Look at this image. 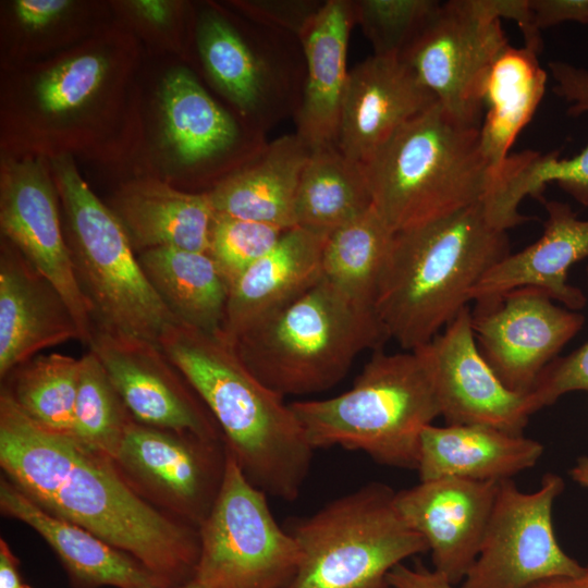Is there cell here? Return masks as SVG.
Listing matches in <instances>:
<instances>
[{
    "mask_svg": "<svg viewBox=\"0 0 588 588\" xmlns=\"http://www.w3.org/2000/svg\"><path fill=\"white\" fill-rule=\"evenodd\" d=\"M0 465L46 512L136 559L169 585L194 578L199 534L145 502L109 457L32 420L1 390Z\"/></svg>",
    "mask_w": 588,
    "mask_h": 588,
    "instance_id": "cell-1",
    "label": "cell"
},
{
    "mask_svg": "<svg viewBox=\"0 0 588 588\" xmlns=\"http://www.w3.org/2000/svg\"><path fill=\"white\" fill-rule=\"evenodd\" d=\"M159 346L204 403L247 479L267 495L295 500L314 449L290 404L264 384L221 334L169 326Z\"/></svg>",
    "mask_w": 588,
    "mask_h": 588,
    "instance_id": "cell-2",
    "label": "cell"
},
{
    "mask_svg": "<svg viewBox=\"0 0 588 588\" xmlns=\"http://www.w3.org/2000/svg\"><path fill=\"white\" fill-rule=\"evenodd\" d=\"M507 231L483 201L393 234L375 311L405 351L429 343L470 301V291L510 254Z\"/></svg>",
    "mask_w": 588,
    "mask_h": 588,
    "instance_id": "cell-3",
    "label": "cell"
},
{
    "mask_svg": "<svg viewBox=\"0 0 588 588\" xmlns=\"http://www.w3.org/2000/svg\"><path fill=\"white\" fill-rule=\"evenodd\" d=\"M372 206L396 233L482 201L495 174L479 128L436 102L397 128L364 163Z\"/></svg>",
    "mask_w": 588,
    "mask_h": 588,
    "instance_id": "cell-4",
    "label": "cell"
},
{
    "mask_svg": "<svg viewBox=\"0 0 588 588\" xmlns=\"http://www.w3.org/2000/svg\"><path fill=\"white\" fill-rule=\"evenodd\" d=\"M290 406L314 450L362 451L379 464L416 470L421 432L441 416L418 348L394 354L377 350L347 391Z\"/></svg>",
    "mask_w": 588,
    "mask_h": 588,
    "instance_id": "cell-5",
    "label": "cell"
},
{
    "mask_svg": "<svg viewBox=\"0 0 588 588\" xmlns=\"http://www.w3.org/2000/svg\"><path fill=\"white\" fill-rule=\"evenodd\" d=\"M385 340L372 308L322 278L229 342L264 384L285 397L334 387L362 352Z\"/></svg>",
    "mask_w": 588,
    "mask_h": 588,
    "instance_id": "cell-6",
    "label": "cell"
},
{
    "mask_svg": "<svg viewBox=\"0 0 588 588\" xmlns=\"http://www.w3.org/2000/svg\"><path fill=\"white\" fill-rule=\"evenodd\" d=\"M394 495L389 486L370 482L294 522L289 531L301 558L285 588H391L395 566L429 551Z\"/></svg>",
    "mask_w": 588,
    "mask_h": 588,
    "instance_id": "cell-7",
    "label": "cell"
},
{
    "mask_svg": "<svg viewBox=\"0 0 588 588\" xmlns=\"http://www.w3.org/2000/svg\"><path fill=\"white\" fill-rule=\"evenodd\" d=\"M56 170L74 273L95 328L159 345L163 331L177 321L147 279L123 225L71 161L58 160Z\"/></svg>",
    "mask_w": 588,
    "mask_h": 588,
    "instance_id": "cell-8",
    "label": "cell"
},
{
    "mask_svg": "<svg viewBox=\"0 0 588 588\" xmlns=\"http://www.w3.org/2000/svg\"><path fill=\"white\" fill-rule=\"evenodd\" d=\"M267 497L225 449L218 494L198 526L193 579L204 588H285L290 583L299 548L274 519Z\"/></svg>",
    "mask_w": 588,
    "mask_h": 588,
    "instance_id": "cell-9",
    "label": "cell"
},
{
    "mask_svg": "<svg viewBox=\"0 0 588 588\" xmlns=\"http://www.w3.org/2000/svg\"><path fill=\"white\" fill-rule=\"evenodd\" d=\"M507 46L488 0H450L440 3L401 59L455 122L479 128L486 79Z\"/></svg>",
    "mask_w": 588,
    "mask_h": 588,
    "instance_id": "cell-10",
    "label": "cell"
},
{
    "mask_svg": "<svg viewBox=\"0 0 588 588\" xmlns=\"http://www.w3.org/2000/svg\"><path fill=\"white\" fill-rule=\"evenodd\" d=\"M199 54L210 78L261 132L296 114L305 84V59L298 38L266 27L252 44L217 11L203 15Z\"/></svg>",
    "mask_w": 588,
    "mask_h": 588,
    "instance_id": "cell-11",
    "label": "cell"
},
{
    "mask_svg": "<svg viewBox=\"0 0 588 588\" xmlns=\"http://www.w3.org/2000/svg\"><path fill=\"white\" fill-rule=\"evenodd\" d=\"M563 490L562 477L553 473L530 493L501 480L478 555L460 588H529L580 573L584 566L563 551L553 529L552 507Z\"/></svg>",
    "mask_w": 588,
    "mask_h": 588,
    "instance_id": "cell-12",
    "label": "cell"
},
{
    "mask_svg": "<svg viewBox=\"0 0 588 588\" xmlns=\"http://www.w3.org/2000/svg\"><path fill=\"white\" fill-rule=\"evenodd\" d=\"M585 318L542 291L520 287L478 302L471 324L478 347L510 390L528 393L540 372L578 333Z\"/></svg>",
    "mask_w": 588,
    "mask_h": 588,
    "instance_id": "cell-13",
    "label": "cell"
},
{
    "mask_svg": "<svg viewBox=\"0 0 588 588\" xmlns=\"http://www.w3.org/2000/svg\"><path fill=\"white\" fill-rule=\"evenodd\" d=\"M88 346L134 420L218 441L215 419L158 344L95 328Z\"/></svg>",
    "mask_w": 588,
    "mask_h": 588,
    "instance_id": "cell-14",
    "label": "cell"
},
{
    "mask_svg": "<svg viewBox=\"0 0 588 588\" xmlns=\"http://www.w3.org/2000/svg\"><path fill=\"white\" fill-rule=\"evenodd\" d=\"M420 350L446 425H485L523 434L534 414L529 394L510 390L481 354L465 307Z\"/></svg>",
    "mask_w": 588,
    "mask_h": 588,
    "instance_id": "cell-15",
    "label": "cell"
},
{
    "mask_svg": "<svg viewBox=\"0 0 588 588\" xmlns=\"http://www.w3.org/2000/svg\"><path fill=\"white\" fill-rule=\"evenodd\" d=\"M217 442L134 420L113 462L123 476L199 526L223 477L225 448L219 453Z\"/></svg>",
    "mask_w": 588,
    "mask_h": 588,
    "instance_id": "cell-16",
    "label": "cell"
},
{
    "mask_svg": "<svg viewBox=\"0 0 588 588\" xmlns=\"http://www.w3.org/2000/svg\"><path fill=\"white\" fill-rule=\"evenodd\" d=\"M0 225L7 240L60 292L87 344L95 330L91 308L76 280L62 233L53 186L35 161L14 164L1 181Z\"/></svg>",
    "mask_w": 588,
    "mask_h": 588,
    "instance_id": "cell-17",
    "label": "cell"
},
{
    "mask_svg": "<svg viewBox=\"0 0 588 588\" xmlns=\"http://www.w3.org/2000/svg\"><path fill=\"white\" fill-rule=\"evenodd\" d=\"M499 482L440 478L395 492V506L426 540L433 569L454 586L478 555Z\"/></svg>",
    "mask_w": 588,
    "mask_h": 588,
    "instance_id": "cell-18",
    "label": "cell"
},
{
    "mask_svg": "<svg viewBox=\"0 0 588 588\" xmlns=\"http://www.w3.org/2000/svg\"><path fill=\"white\" fill-rule=\"evenodd\" d=\"M436 102L404 60L372 54L348 72L336 146L364 164L397 128Z\"/></svg>",
    "mask_w": 588,
    "mask_h": 588,
    "instance_id": "cell-19",
    "label": "cell"
},
{
    "mask_svg": "<svg viewBox=\"0 0 588 588\" xmlns=\"http://www.w3.org/2000/svg\"><path fill=\"white\" fill-rule=\"evenodd\" d=\"M82 341L78 324L56 286L9 241L0 254V377L61 343Z\"/></svg>",
    "mask_w": 588,
    "mask_h": 588,
    "instance_id": "cell-20",
    "label": "cell"
},
{
    "mask_svg": "<svg viewBox=\"0 0 588 588\" xmlns=\"http://www.w3.org/2000/svg\"><path fill=\"white\" fill-rule=\"evenodd\" d=\"M543 233L524 249L495 264L470 291V301L485 302L520 287H535L565 308L586 305L584 293L567 282L569 268L588 257V220L578 219L561 201H546Z\"/></svg>",
    "mask_w": 588,
    "mask_h": 588,
    "instance_id": "cell-21",
    "label": "cell"
},
{
    "mask_svg": "<svg viewBox=\"0 0 588 588\" xmlns=\"http://www.w3.org/2000/svg\"><path fill=\"white\" fill-rule=\"evenodd\" d=\"M354 24L353 1L327 0L299 37L305 84L295 133L311 150L336 146Z\"/></svg>",
    "mask_w": 588,
    "mask_h": 588,
    "instance_id": "cell-22",
    "label": "cell"
},
{
    "mask_svg": "<svg viewBox=\"0 0 588 588\" xmlns=\"http://www.w3.org/2000/svg\"><path fill=\"white\" fill-rule=\"evenodd\" d=\"M328 234L294 226L230 286L222 333L228 341L291 303L322 278Z\"/></svg>",
    "mask_w": 588,
    "mask_h": 588,
    "instance_id": "cell-23",
    "label": "cell"
},
{
    "mask_svg": "<svg viewBox=\"0 0 588 588\" xmlns=\"http://www.w3.org/2000/svg\"><path fill=\"white\" fill-rule=\"evenodd\" d=\"M0 509L46 540L76 588L170 586L136 559L89 530L46 512L7 478L0 481Z\"/></svg>",
    "mask_w": 588,
    "mask_h": 588,
    "instance_id": "cell-24",
    "label": "cell"
},
{
    "mask_svg": "<svg viewBox=\"0 0 588 588\" xmlns=\"http://www.w3.org/2000/svg\"><path fill=\"white\" fill-rule=\"evenodd\" d=\"M542 453L540 442L490 426L430 425L421 432L417 471L420 481H501L534 467Z\"/></svg>",
    "mask_w": 588,
    "mask_h": 588,
    "instance_id": "cell-25",
    "label": "cell"
},
{
    "mask_svg": "<svg viewBox=\"0 0 588 588\" xmlns=\"http://www.w3.org/2000/svg\"><path fill=\"white\" fill-rule=\"evenodd\" d=\"M553 91L569 103L567 113L578 117L588 111V70L566 62L548 65ZM558 185L578 203L588 206V145L572 159H560L559 151L540 154L526 150L511 155L503 177L491 197L493 215L504 224L524 221L518 205L526 197L541 199L548 183Z\"/></svg>",
    "mask_w": 588,
    "mask_h": 588,
    "instance_id": "cell-26",
    "label": "cell"
},
{
    "mask_svg": "<svg viewBox=\"0 0 588 588\" xmlns=\"http://www.w3.org/2000/svg\"><path fill=\"white\" fill-rule=\"evenodd\" d=\"M310 151L296 133L268 142L255 158L206 192L213 212L294 228L296 191Z\"/></svg>",
    "mask_w": 588,
    "mask_h": 588,
    "instance_id": "cell-27",
    "label": "cell"
},
{
    "mask_svg": "<svg viewBox=\"0 0 588 588\" xmlns=\"http://www.w3.org/2000/svg\"><path fill=\"white\" fill-rule=\"evenodd\" d=\"M134 249L209 250L215 212L206 193H186L158 181L125 186L112 210Z\"/></svg>",
    "mask_w": 588,
    "mask_h": 588,
    "instance_id": "cell-28",
    "label": "cell"
},
{
    "mask_svg": "<svg viewBox=\"0 0 588 588\" xmlns=\"http://www.w3.org/2000/svg\"><path fill=\"white\" fill-rule=\"evenodd\" d=\"M547 78L538 53L525 46L509 45L493 63L483 86L486 114L479 127V140L495 180L516 137L541 102Z\"/></svg>",
    "mask_w": 588,
    "mask_h": 588,
    "instance_id": "cell-29",
    "label": "cell"
},
{
    "mask_svg": "<svg viewBox=\"0 0 588 588\" xmlns=\"http://www.w3.org/2000/svg\"><path fill=\"white\" fill-rule=\"evenodd\" d=\"M137 257L179 323L209 334L222 333L230 286L208 253L160 247Z\"/></svg>",
    "mask_w": 588,
    "mask_h": 588,
    "instance_id": "cell-30",
    "label": "cell"
},
{
    "mask_svg": "<svg viewBox=\"0 0 588 588\" xmlns=\"http://www.w3.org/2000/svg\"><path fill=\"white\" fill-rule=\"evenodd\" d=\"M162 110L167 138L186 166L215 161L243 146L241 125L184 69L166 77Z\"/></svg>",
    "mask_w": 588,
    "mask_h": 588,
    "instance_id": "cell-31",
    "label": "cell"
},
{
    "mask_svg": "<svg viewBox=\"0 0 588 588\" xmlns=\"http://www.w3.org/2000/svg\"><path fill=\"white\" fill-rule=\"evenodd\" d=\"M371 207L364 164L335 145L310 151L296 191L294 226L329 234Z\"/></svg>",
    "mask_w": 588,
    "mask_h": 588,
    "instance_id": "cell-32",
    "label": "cell"
},
{
    "mask_svg": "<svg viewBox=\"0 0 588 588\" xmlns=\"http://www.w3.org/2000/svg\"><path fill=\"white\" fill-rule=\"evenodd\" d=\"M393 234L373 206L333 230L322 248L323 278L353 301L375 310Z\"/></svg>",
    "mask_w": 588,
    "mask_h": 588,
    "instance_id": "cell-33",
    "label": "cell"
},
{
    "mask_svg": "<svg viewBox=\"0 0 588 588\" xmlns=\"http://www.w3.org/2000/svg\"><path fill=\"white\" fill-rule=\"evenodd\" d=\"M79 368L81 360L72 356L37 355L14 368L2 389L36 424L72 436Z\"/></svg>",
    "mask_w": 588,
    "mask_h": 588,
    "instance_id": "cell-34",
    "label": "cell"
},
{
    "mask_svg": "<svg viewBox=\"0 0 588 588\" xmlns=\"http://www.w3.org/2000/svg\"><path fill=\"white\" fill-rule=\"evenodd\" d=\"M79 360L72 437L114 461L134 418L95 353Z\"/></svg>",
    "mask_w": 588,
    "mask_h": 588,
    "instance_id": "cell-35",
    "label": "cell"
},
{
    "mask_svg": "<svg viewBox=\"0 0 588 588\" xmlns=\"http://www.w3.org/2000/svg\"><path fill=\"white\" fill-rule=\"evenodd\" d=\"M437 0H356L354 19L373 54L401 58L437 12Z\"/></svg>",
    "mask_w": 588,
    "mask_h": 588,
    "instance_id": "cell-36",
    "label": "cell"
},
{
    "mask_svg": "<svg viewBox=\"0 0 588 588\" xmlns=\"http://www.w3.org/2000/svg\"><path fill=\"white\" fill-rule=\"evenodd\" d=\"M285 231L273 224L215 213L208 254L231 286Z\"/></svg>",
    "mask_w": 588,
    "mask_h": 588,
    "instance_id": "cell-37",
    "label": "cell"
},
{
    "mask_svg": "<svg viewBox=\"0 0 588 588\" xmlns=\"http://www.w3.org/2000/svg\"><path fill=\"white\" fill-rule=\"evenodd\" d=\"M107 69L95 54L71 59L47 73L37 85V97L48 113H63L82 106L98 88Z\"/></svg>",
    "mask_w": 588,
    "mask_h": 588,
    "instance_id": "cell-38",
    "label": "cell"
},
{
    "mask_svg": "<svg viewBox=\"0 0 588 588\" xmlns=\"http://www.w3.org/2000/svg\"><path fill=\"white\" fill-rule=\"evenodd\" d=\"M573 391H588V341L571 354L554 358L540 372L528 392L534 413Z\"/></svg>",
    "mask_w": 588,
    "mask_h": 588,
    "instance_id": "cell-39",
    "label": "cell"
},
{
    "mask_svg": "<svg viewBox=\"0 0 588 588\" xmlns=\"http://www.w3.org/2000/svg\"><path fill=\"white\" fill-rule=\"evenodd\" d=\"M323 2L317 0H258L246 2L242 7L257 24L299 39Z\"/></svg>",
    "mask_w": 588,
    "mask_h": 588,
    "instance_id": "cell-40",
    "label": "cell"
},
{
    "mask_svg": "<svg viewBox=\"0 0 588 588\" xmlns=\"http://www.w3.org/2000/svg\"><path fill=\"white\" fill-rule=\"evenodd\" d=\"M534 29L555 26L564 22L588 25V0H528Z\"/></svg>",
    "mask_w": 588,
    "mask_h": 588,
    "instance_id": "cell-41",
    "label": "cell"
},
{
    "mask_svg": "<svg viewBox=\"0 0 588 588\" xmlns=\"http://www.w3.org/2000/svg\"><path fill=\"white\" fill-rule=\"evenodd\" d=\"M391 588H455L442 574L424 566L399 564L388 575Z\"/></svg>",
    "mask_w": 588,
    "mask_h": 588,
    "instance_id": "cell-42",
    "label": "cell"
},
{
    "mask_svg": "<svg viewBox=\"0 0 588 588\" xmlns=\"http://www.w3.org/2000/svg\"><path fill=\"white\" fill-rule=\"evenodd\" d=\"M69 4L66 0H19L15 9L23 24L37 28L48 24Z\"/></svg>",
    "mask_w": 588,
    "mask_h": 588,
    "instance_id": "cell-43",
    "label": "cell"
},
{
    "mask_svg": "<svg viewBox=\"0 0 588 588\" xmlns=\"http://www.w3.org/2000/svg\"><path fill=\"white\" fill-rule=\"evenodd\" d=\"M19 562L4 539L0 540V588H25Z\"/></svg>",
    "mask_w": 588,
    "mask_h": 588,
    "instance_id": "cell-44",
    "label": "cell"
},
{
    "mask_svg": "<svg viewBox=\"0 0 588 588\" xmlns=\"http://www.w3.org/2000/svg\"><path fill=\"white\" fill-rule=\"evenodd\" d=\"M529 588H588V564L577 575L546 579Z\"/></svg>",
    "mask_w": 588,
    "mask_h": 588,
    "instance_id": "cell-45",
    "label": "cell"
},
{
    "mask_svg": "<svg viewBox=\"0 0 588 588\" xmlns=\"http://www.w3.org/2000/svg\"><path fill=\"white\" fill-rule=\"evenodd\" d=\"M134 4L139 13L154 23H164L170 14V8L164 1L142 0Z\"/></svg>",
    "mask_w": 588,
    "mask_h": 588,
    "instance_id": "cell-46",
    "label": "cell"
},
{
    "mask_svg": "<svg viewBox=\"0 0 588 588\" xmlns=\"http://www.w3.org/2000/svg\"><path fill=\"white\" fill-rule=\"evenodd\" d=\"M569 474L573 480L588 489V456L578 458L576 465L569 470Z\"/></svg>",
    "mask_w": 588,
    "mask_h": 588,
    "instance_id": "cell-47",
    "label": "cell"
},
{
    "mask_svg": "<svg viewBox=\"0 0 588 588\" xmlns=\"http://www.w3.org/2000/svg\"><path fill=\"white\" fill-rule=\"evenodd\" d=\"M156 588H204L201 585H199L196 580L192 579L189 581L179 584V585H170V586H161Z\"/></svg>",
    "mask_w": 588,
    "mask_h": 588,
    "instance_id": "cell-48",
    "label": "cell"
},
{
    "mask_svg": "<svg viewBox=\"0 0 588 588\" xmlns=\"http://www.w3.org/2000/svg\"><path fill=\"white\" fill-rule=\"evenodd\" d=\"M25 588H32L30 586L26 585Z\"/></svg>",
    "mask_w": 588,
    "mask_h": 588,
    "instance_id": "cell-49",
    "label": "cell"
}]
</instances>
